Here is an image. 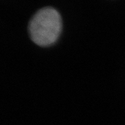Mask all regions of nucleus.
<instances>
[{"instance_id":"obj_1","label":"nucleus","mask_w":125,"mask_h":125,"mask_svg":"<svg viewBox=\"0 0 125 125\" xmlns=\"http://www.w3.org/2000/svg\"><path fill=\"white\" fill-rule=\"evenodd\" d=\"M61 17L55 9L47 7L36 13L29 24V33L34 43L40 46L53 44L61 30Z\"/></svg>"}]
</instances>
